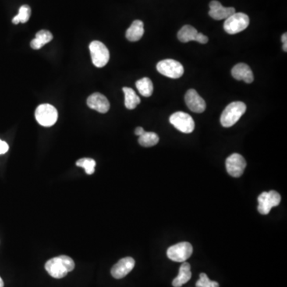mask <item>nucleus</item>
<instances>
[{
	"label": "nucleus",
	"mask_w": 287,
	"mask_h": 287,
	"mask_svg": "<svg viewBox=\"0 0 287 287\" xmlns=\"http://www.w3.org/2000/svg\"><path fill=\"white\" fill-rule=\"evenodd\" d=\"M73 259L67 256L53 258L46 263L45 269L48 274L54 278H62L75 269Z\"/></svg>",
	"instance_id": "f257e3e1"
},
{
	"label": "nucleus",
	"mask_w": 287,
	"mask_h": 287,
	"mask_svg": "<svg viewBox=\"0 0 287 287\" xmlns=\"http://www.w3.org/2000/svg\"><path fill=\"white\" fill-rule=\"evenodd\" d=\"M246 104L242 101H235V102L231 103L226 107L221 115V118H220L221 125L225 128L233 126L237 121L240 119L241 117L246 113Z\"/></svg>",
	"instance_id": "f03ea898"
},
{
	"label": "nucleus",
	"mask_w": 287,
	"mask_h": 287,
	"mask_svg": "<svg viewBox=\"0 0 287 287\" xmlns=\"http://www.w3.org/2000/svg\"><path fill=\"white\" fill-rule=\"evenodd\" d=\"M250 23V19L244 13H235L226 19L224 28L230 34H238L247 28Z\"/></svg>",
	"instance_id": "7ed1b4c3"
},
{
	"label": "nucleus",
	"mask_w": 287,
	"mask_h": 287,
	"mask_svg": "<svg viewBox=\"0 0 287 287\" xmlns=\"http://www.w3.org/2000/svg\"><path fill=\"white\" fill-rule=\"evenodd\" d=\"M58 111L50 104H40L36 109L35 118L38 123L44 127H51L56 123Z\"/></svg>",
	"instance_id": "20e7f679"
},
{
	"label": "nucleus",
	"mask_w": 287,
	"mask_h": 287,
	"mask_svg": "<svg viewBox=\"0 0 287 287\" xmlns=\"http://www.w3.org/2000/svg\"><path fill=\"white\" fill-rule=\"evenodd\" d=\"M193 252V247L190 242H182L170 246L167 250L168 259L176 263H184L186 261Z\"/></svg>",
	"instance_id": "39448f33"
},
{
	"label": "nucleus",
	"mask_w": 287,
	"mask_h": 287,
	"mask_svg": "<svg viewBox=\"0 0 287 287\" xmlns=\"http://www.w3.org/2000/svg\"><path fill=\"white\" fill-rule=\"evenodd\" d=\"M159 73L170 79H180L183 76L184 66L182 64L173 59L162 60L159 62L157 65Z\"/></svg>",
	"instance_id": "423d86ee"
},
{
	"label": "nucleus",
	"mask_w": 287,
	"mask_h": 287,
	"mask_svg": "<svg viewBox=\"0 0 287 287\" xmlns=\"http://www.w3.org/2000/svg\"><path fill=\"white\" fill-rule=\"evenodd\" d=\"M90 51L93 65L98 68L104 67L110 60V51L104 44L99 41L92 42Z\"/></svg>",
	"instance_id": "0eeeda50"
},
{
	"label": "nucleus",
	"mask_w": 287,
	"mask_h": 287,
	"mask_svg": "<svg viewBox=\"0 0 287 287\" xmlns=\"http://www.w3.org/2000/svg\"><path fill=\"white\" fill-rule=\"evenodd\" d=\"M259 206L258 211L260 214H267L270 213L271 208L277 207L281 202V196L275 191L264 192L258 197Z\"/></svg>",
	"instance_id": "6e6552de"
},
{
	"label": "nucleus",
	"mask_w": 287,
	"mask_h": 287,
	"mask_svg": "<svg viewBox=\"0 0 287 287\" xmlns=\"http://www.w3.org/2000/svg\"><path fill=\"white\" fill-rule=\"evenodd\" d=\"M169 121L175 129L184 133H191L194 130V120L186 113H175L170 117Z\"/></svg>",
	"instance_id": "1a4fd4ad"
},
{
	"label": "nucleus",
	"mask_w": 287,
	"mask_h": 287,
	"mask_svg": "<svg viewBox=\"0 0 287 287\" xmlns=\"http://www.w3.org/2000/svg\"><path fill=\"white\" fill-rule=\"evenodd\" d=\"M246 167L244 157L238 153H233L226 160V168L228 173L235 178L240 177Z\"/></svg>",
	"instance_id": "9d476101"
},
{
	"label": "nucleus",
	"mask_w": 287,
	"mask_h": 287,
	"mask_svg": "<svg viewBox=\"0 0 287 287\" xmlns=\"http://www.w3.org/2000/svg\"><path fill=\"white\" fill-rule=\"evenodd\" d=\"M185 102L187 106L189 107L192 112L201 114L205 111V101L199 95L197 91L193 89L188 90L185 94Z\"/></svg>",
	"instance_id": "9b49d317"
},
{
	"label": "nucleus",
	"mask_w": 287,
	"mask_h": 287,
	"mask_svg": "<svg viewBox=\"0 0 287 287\" xmlns=\"http://www.w3.org/2000/svg\"><path fill=\"white\" fill-rule=\"evenodd\" d=\"M135 267V260L131 257L124 258L113 267L111 274L114 278L121 279L132 271Z\"/></svg>",
	"instance_id": "f8f14e48"
},
{
	"label": "nucleus",
	"mask_w": 287,
	"mask_h": 287,
	"mask_svg": "<svg viewBox=\"0 0 287 287\" xmlns=\"http://www.w3.org/2000/svg\"><path fill=\"white\" fill-rule=\"evenodd\" d=\"M88 106L101 114L108 112L110 108V101L105 96L100 93H94L87 99Z\"/></svg>",
	"instance_id": "ddd939ff"
},
{
	"label": "nucleus",
	"mask_w": 287,
	"mask_h": 287,
	"mask_svg": "<svg viewBox=\"0 0 287 287\" xmlns=\"http://www.w3.org/2000/svg\"><path fill=\"white\" fill-rule=\"evenodd\" d=\"M210 7V11H209V15L212 19L216 20H222V19H227L229 18L231 15L235 13V9L234 8H224L222 6V4H220L217 0H213L209 4Z\"/></svg>",
	"instance_id": "4468645a"
},
{
	"label": "nucleus",
	"mask_w": 287,
	"mask_h": 287,
	"mask_svg": "<svg viewBox=\"0 0 287 287\" xmlns=\"http://www.w3.org/2000/svg\"><path fill=\"white\" fill-rule=\"evenodd\" d=\"M231 75L236 80L243 81L246 83L254 82V75L249 65L245 63L235 65L231 69Z\"/></svg>",
	"instance_id": "2eb2a0df"
},
{
	"label": "nucleus",
	"mask_w": 287,
	"mask_h": 287,
	"mask_svg": "<svg viewBox=\"0 0 287 287\" xmlns=\"http://www.w3.org/2000/svg\"><path fill=\"white\" fill-rule=\"evenodd\" d=\"M192 278L191 272V265L189 263L184 262L180 267L179 274L177 277L174 278L172 281V285L174 287H181L187 283Z\"/></svg>",
	"instance_id": "dca6fc26"
},
{
	"label": "nucleus",
	"mask_w": 287,
	"mask_h": 287,
	"mask_svg": "<svg viewBox=\"0 0 287 287\" xmlns=\"http://www.w3.org/2000/svg\"><path fill=\"white\" fill-rule=\"evenodd\" d=\"M145 30H144V23L142 21L135 20L127 30V40L130 42H137L141 39L144 35Z\"/></svg>",
	"instance_id": "f3484780"
},
{
	"label": "nucleus",
	"mask_w": 287,
	"mask_h": 287,
	"mask_svg": "<svg viewBox=\"0 0 287 287\" xmlns=\"http://www.w3.org/2000/svg\"><path fill=\"white\" fill-rule=\"evenodd\" d=\"M53 40V34L47 30H42L38 32L35 38L30 42V47L34 50H40L47 43Z\"/></svg>",
	"instance_id": "a211bd4d"
},
{
	"label": "nucleus",
	"mask_w": 287,
	"mask_h": 287,
	"mask_svg": "<svg viewBox=\"0 0 287 287\" xmlns=\"http://www.w3.org/2000/svg\"><path fill=\"white\" fill-rule=\"evenodd\" d=\"M124 93H125V104L128 110H134L138 104L140 103V97H138L136 92L129 87H124Z\"/></svg>",
	"instance_id": "6ab92c4d"
},
{
	"label": "nucleus",
	"mask_w": 287,
	"mask_h": 287,
	"mask_svg": "<svg viewBox=\"0 0 287 287\" xmlns=\"http://www.w3.org/2000/svg\"><path fill=\"white\" fill-rule=\"evenodd\" d=\"M199 32L196 28L190 25H185L178 32V39L182 43H189L191 41H196V38Z\"/></svg>",
	"instance_id": "aec40b11"
},
{
	"label": "nucleus",
	"mask_w": 287,
	"mask_h": 287,
	"mask_svg": "<svg viewBox=\"0 0 287 287\" xmlns=\"http://www.w3.org/2000/svg\"><path fill=\"white\" fill-rule=\"evenodd\" d=\"M138 91L144 97H149L153 94V84L149 78H143L136 82Z\"/></svg>",
	"instance_id": "412c9836"
},
{
	"label": "nucleus",
	"mask_w": 287,
	"mask_h": 287,
	"mask_svg": "<svg viewBox=\"0 0 287 287\" xmlns=\"http://www.w3.org/2000/svg\"><path fill=\"white\" fill-rule=\"evenodd\" d=\"M139 144L143 147H153L159 142V136L157 133L153 132H145L139 136Z\"/></svg>",
	"instance_id": "4be33fe9"
},
{
	"label": "nucleus",
	"mask_w": 287,
	"mask_h": 287,
	"mask_svg": "<svg viewBox=\"0 0 287 287\" xmlns=\"http://www.w3.org/2000/svg\"><path fill=\"white\" fill-rule=\"evenodd\" d=\"M31 15V9L28 5H23L19 10V14L12 19V23L17 25L19 23H26L28 22Z\"/></svg>",
	"instance_id": "5701e85b"
},
{
	"label": "nucleus",
	"mask_w": 287,
	"mask_h": 287,
	"mask_svg": "<svg viewBox=\"0 0 287 287\" xmlns=\"http://www.w3.org/2000/svg\"><path fill=\"white\" fill-rule=\"evenodd\" d=\"M76 165L78 167L84 168L86 174L92 175L95 172L96 161L91 158H82L77 161Z\"/></svg>",
	"instance_id": "b1692460"
},
{
	"label": "nucleus",
	"mask_w": 287,
	"mask_h": 287,
	"mask_svg": "<svg viewBox=\"0 0 287 287\" xmlns=\"http://www.w3.org/2000/svg\"><path fill=\"white\" fill-rule=\"evenodd\" d=\"M196 287H220V284L217 281L209 279L207 274L201 273L200 274V279L196 284Z\"/></svg>",
	"instance_id": "393cba45"
},
{
	"label": "nucleus",
	"mask_w": 287,
	"mask_h": 287,
	"mask_svg": "<svg viewBox=\"0 0 287 287\" xmlns=\"http://www.w3.org/2000/svg\"><path fill=\"white\" fill-rule=\"evenodd\" d=\"M8 150H9V146H8V143L4 141V140H0V155L5 154Z\"/></svg>",
	"instance_id": "a878e982"
},
{
	"label": "nucleus",
	"mask_w": 287,
	"mask_h": 287,
	"mask_svg": "<svg viewBox=\"0 0 287 287\" xmlns=\"http://www.w3.org/2000/svg\"><path fill=\"white\" fill-rule=\"evenodd\" d=\"M196 41L198 43H202V44H205L208 42V38L202 33H198L197 36L196 38Z\"/></svg>",
	"instance_id": "bb28decb"
},
{
	"label": "nucleus",
	"mask_w": 287,
	"mask_h": 287,
	"mask_svg": "<svg viewBox=\"0 0 287 287\" xmlns=\"http://www.w3.org/2000/svg\"><path fill=\"white\" fill-rule=\"evenodd\" d=\"M145 132H146V131H145V129H144L142 127H137V128L135 129V134H136V136H141Z\"/></svg>",
	"instance_id": "cd10ccee"
},
{
	"label": "nucleus",
	"mask_w": 287,
	"mask_h": 287,
	"mask_svg": "<svg viewBox=\"0 0 287 287\" xmlns=\"http://www.w3.org/2000/svg\"><path fill=\"white\" fill-rule=\"evenodd\" d=\"M281 42L284 43H287V34L285 33V34H282L281 36Z\"/></svg>",
	"instance_id": "c85d7f7f"
},
{
	"label": "nucleus",
	"mask_w": 287,
	"mask_h": 287,
	"mask_svg": "<svg viewBox=\"0 0 287 287\" xmlns=\"http://www.w3.org/2000/svg\"><path fill=\"white\" fill-rule=\"evenodd\" d=\"M4 282L3 281L2 278L0 277V287H4Z\"/></svg>",
	"instance_id": "c756f323"
},
{
	"label": "nucleus",
	"mask_w": 287,
	"mask_h": 287,
	"mask_svg": "<svg viewBox=\"0 0 287 287\" xmlns=\"http://www.w3.org/2000/svg\"><path fill=\"white\" fill-rule=\"evenodd\" d=\"M283 51H285V52L287 51V43H284L283 44Z\"/></svg>",
	"instance_id": "7c9ffc66"
}]
</instances>
